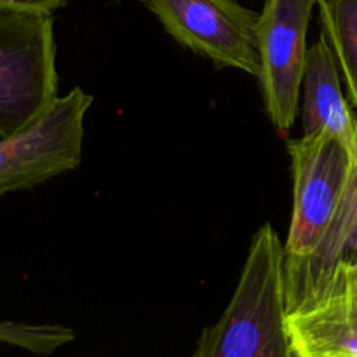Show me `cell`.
<instances>
[{"mask_svg": "<svg viewBox=\"0 0 357 357\" xmlns=\"http://www.w3.org/2000/svg\"><path fill=\"white\" fill-rule=\"evenodd\" d=\"M190 357H295L286 330L284 244L272 223L251 237L229 305L202 330Z\"/></svg>", "mask_w": 357, "mask_h": 357, "instance_id": "1", "label": "cell"}, {"mask_svg": "<svg viewBox=\"0 0 357 357\" xmlns=\"http://www.w3.org/2000/svg\"><path fill=\"white\" fill-rule=\"evenodd\" d=\"M176 42L215 65L260 75L258 13L237 0H139Z\"/></svg>", "mask_w": 357, "mask_h": 357, "instance_id": "6", "label": "cell"}, {"mask_svg": "<svg viewBox=\"0 0 357 357\" xmlns=\"http://www.w3.org/2000/svg\"><path fill=\"white\" fill-rule=\"evenodd\" d=\"M319 17L351 103L357 110V0H319Z\"/></svg>", "mask_w": 357, "mask_h": 357, "instance_id": "10", "label": "cell"}, {"mask_svg": "<svg viewBox=\"0 0 357 357\" xmlns=\"http://www.w3.org/2000/svg\"><path fill=\"white\" fill-rule=\"evenodd\" d=\"M68 3V0H0V10L28 14H52Z\"/></svg>", "mask_w": 357, "mask_h": 357, "instance_id": "12", "label": "cell"}, {"mask_svg": "<svg viewBox=\"0 0 357 357\" xmlns=\"http://www.w3.org/2000/svg\"><path fill=\"white\" fill-rule=\"evenodd\" d=\"M357 261V169L354 173L344 211L328 239L316 255L295 271L284 272L286 309L295 305L316 288L338 261Z\"/></svg>", "mask_w": 357, "mask_h": 357, "instance_id": "9", "label": "cell"}, {"mask_svg": "<svg viewBox=\"0 0 357 357\" xmlns=\"http://www.w3.org/2000/svg\"><path fill=\"white\" fill-rule=\"evenodd\" d=\"M302 94L303 136L331 132L357 162V119L342 93L340 70L323 33L307 52Z\"/></svg>", "mask_w": 357, "mask_h": 357, "instance_id": "8", "label": "cell"}, {"mask_svg": "<svg viewBox=\"0 0 357 357\" xmlns=\"http://www.w3.org/2000/svg\"><path fill=\"white\" fill-rule=\"evenodd\" d=\"M286 330L295 357H357V261H338L288 307Z\"/></svg>", "mask_w": 357, "mask_h": 357, "instance_id": "7", "label": "cell"}, {"mask_svg": "<svg viewBox=\"0 0 357 357\" xmlns=\"http://www.w3.org/2000/svg\"><path fill=\"white\" fill-rule=\"evenodd\" d=\"M75 333L61 324H28L0 321V344L37 356H51L73 342Z\"/></svg>", "mask_w": 357, "mask_h": 357, "instance_id": "11", "label": "cell"}, {"mask_svg": "<svg viewBox=\"0 0 357 357\" xmlns=\"http://www.w3.org/2000/svg\"><path fill=\"white\" fill-rule=\"evenodd\" d=\"M56 98L52 14L0 10V138L37 122Z\"/></svg>", "mask_w": 357, "mask_h": 357, "instance_id": "3", "label": "cell"}, {"mask_svg": "<svg viewBox=\"0 0 357 357\" xmlns=\"http://www.w3.org/2000/svg\"><path fill=\"white\" fill-rule=\"evenodd\" d=\"M319 0H265L258 14L261 100L275 131L288 138L298 115L307 61V30Z\"/></svg>", "mask_w": 357, "mask_h": 357, "instance_id": "5", "label": "cell"}, {"mask_svg": "<svg viewBox=\"0 0 357 357\" xmlns=\"http://www.w3.org/2000/svg\"><path fill=\"white\" fill-rule=\"evenodd\" d=\"M93 96L73 87L49 110L9 138H0V197L28 190L82 162L84 121Z\"/></svg>", "mask_w": 357, "mask_h": 357, "instance_id": "4", "label": "cell"}, {"mask_svg": "<svg viewBox=\"0 0 357 357\" xmlns=\"http://www.w3.org/2000/svg\"><path fill=\"white\" fill-rule=\"evenodd\" d=\"M293 171V215L284 244V272L319 251L337 225L357 162L347 146L326 131L288 139Z\"/></svg>", "mask_w": 357, "mask_h": 357, "instance_id": "2", "label": "cell"}]
</instances>
